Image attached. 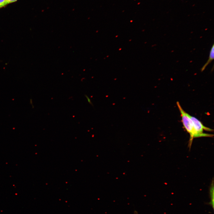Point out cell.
<instances>
[{"label": "cell", "mask_w": 214, "mask_h": 214, "mask_svg": "<svg viewBox=\"0 0 214 214\" xmlns=\"http://www.w3.org/2000/svg\"><path fill=\"white\" fill-rule=\"evenodd\" d=\"M137 214H138V213H137Z\"/></svg>", "instance_id": "9c48e42d"}, {"label": "cell", "mask_w": 214, "mask_h": 214, "mask_svg": "<svg viewBox=\"0 0 214 214\" xmlns=\"http://www.w3.org/2000/svg\"><path fill=\"white\" fill-rule=\"evenodd\" d=\"M210 204L211 205L213 209L214 208V186L213 183L210 189Z\"/></svg>", "instance_id": "277c9868"}, {"label": "cell", "mask_w": 214, "mask_h": 214, "mask_svg": "<svg viewBox=\"0 0 214 214\" xmlns=\"http://www.w3.org/2000/svg\"><path fill=\"white\" fill-rule=\"evenodd\" d=\"M176 103L180 113L183 126L190 135L189 143V146L190 148L194 138L202 136L196 131L192 122L189 117V114L183 109L179 102H177Z\"/></svg>", "instance_id": "6da1fadb"}, {"label": "cell", "mask_w": 214, "mask_h": 214, "mask_svg": "<svg viewBox=\"0 0 214 214\" xmlns=\"http://www.w3.org/2000/svg\"><path fill=\"white\" fill-rule=\"evenodd\" d=\"M214 58V45L213 44L210 49L209 59L201 68V72H203L206 68L207 66L213 60Z\"/></svg>", "instance_id": "3957f363"}, {"label": "cell", "mask_w": 214, "mask_h": 214, "mask_svg": "<svg viewBox=\"0 0 214 214\" xmlns=\"http://www.w3.org/2000/svg\"><path fill=\"white\" fill-rule=\"evenodd\" d=\"M189 117L192 120L194 128L199 134L201 135L202 137H212L213 134L204 133V130L212 132L213 130L203 125L202 123L197 118L189 114Z\"/></svg>", "instance_id": "7a4b0ae2"}, {"label": "cell", "mask_w": 214, "mask_h": 214, "mask_svg": "<svg viewBox=\"0 0 214 214\" xmlns=\"http://www.w3.org/2000/svg\"><path fill=\"white\" fill-rule=\"evenodd\" d=\"M1 7H0V9H1Z\"/></svg>", "instance_id": "ba28073f"}, {"label": "cell", "mask_w": 214, "mask_h": 214, "mask_svg": "<svg viewBox=\"0 0 214 214\" xmlns=\"http://www.w3.org/2000/svg\"><path fill=\"white\" fill-rule=\"evenodd\" d=\"M18 0H5V3L6 5L16 2Z\"/></svg>", "instance_id": "8992f818"}, {"label": "cell", "mask_w": 214, "mask_h": 214, "mask_svg": "<svg viewBox=\"0 0 214 214\" xmlns=\"http://www.w3.org/2000/svg\"><path fill=\"white\" fill-rule=\"evenodd\" d=\"M85 97H86V98H87V100H88V102H89L90 104H91V105H92V106H93V105H92V103L91 100H90V99H89V97H88L86 95H85Z\"/></svg>", "instance_id": "52a82bcc"}, {"label": "cell", "mask_w": 214, "mask_h": 214, "mask_svg": "<svg viewBox=\"0 0 214 214\" xmlns=\"http://www.w3.org/2000/svg\"><path fill=\"white\" fill-rule=\"evenodd\" d=\"M7 6L5 3V0H0V7L1 8L5 7Z\"/></svg>", "instance_id": "5b68a950"}]
</instances>
